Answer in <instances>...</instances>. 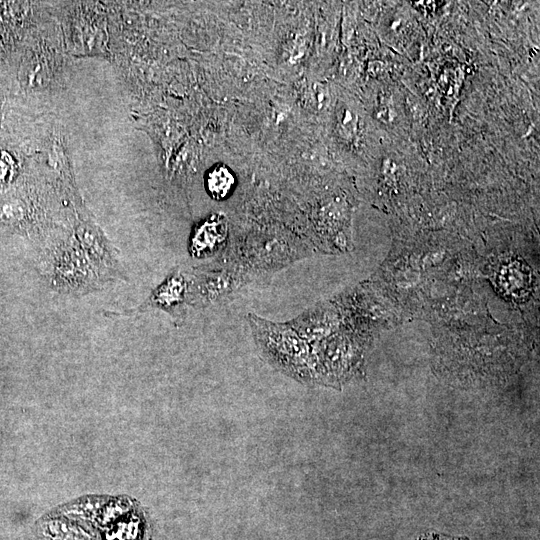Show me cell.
<instances>
[{
    "instance_id": "obj_1",
    "label": "cell",
    "mask_w": 540,
    "mask_h": 540,
    "mask_svg": "<svg viewBox=\"0 0 540 540\" xmlns=\"http://www.w3.org/2000/svg\"><path fill=\"white\" fill-rule=\"evenodd\" d=\"M39 263L50 287L61 294L83 296L106 284L73 233L43 244Z\"/></svg>"
},
{
    "instance_id": "obj_2",
    "label": "cell",
    "mask_w": 540,
    "mask_h": 540,
    "mask_svg": "<svg viewBox=\"0 0 540 540\" xmlns=\"http://www.w3.org/2000/svg\"><path fill=\"white\" fill-rule=\"evenodd\" d=\"M247 321L262 354L286 374L305 379L310 374L307 342L289 325L247 315Z\"/></svg>"
},
{
    "instance_id": "obj_3",
    "label": "cell",
    "mask_w": 540,
    "mask_h": 540,
    "mask_svg": "<svg viewBox=\"0 0 540 540\" xmlns=\"http://www.w3.org/2000/svg\"><path fill=\"white\" fill-rule=\"evenodd\" d=\"M189 280V306L204 308L221 303L247 282V272L233 267H196L187 272Z\"/></svg>"
},
{
    "instance_id": "obj_4",
    "label": "cell",
    "mask_w": 540,
    "mask_h": 540,
    "mask_svg": "<svg viewBox=\"0 0 540 540\" xmlns=\"http://www.w3.org/2000/svg\"><path fill=\"white\" fill-rule=\"evenodd\" d=\"M187 306H189L188 275L181 268L176 267L139 306L121 312L107 311L104 314L107 316H131L149 309H160L171 315L175 321L182 322L186 315Z\"/></svg>"
},
{
    "instance_id": "obj_5",
    "label": "cell",
    "mask_w": 540,
    "mask_h": 540,
    "mask_svg": "<svg viewBox=\"0 0 540 540\" xmlns=\"http://www.w3.org/2000/svg\"><path fill=\"white\" fill-rule=\"evenodd\" d=\"M237 257L240 268L251 270H272L288 265L300 257L295 243L283 237L262 240H248L237 244Z\"/></svg>"
},
{
    "instance_id": "obj_6",
    "label": "cell",
    "mask_w": 540,
    "mask_h": 540,
    "mask_svg": "<svg viewBox=\"0 0 540 540\" xmlns=\"http://www.w3.org/2000/svg\"><path fill=\"white\" fill-rule=\"evenodd\" d=\"M73 235L106 284L126 279L117 249L97 226L81 221Z\"/></svg>"
},
{
    "instance_id": "obj_7",
    "label": "cell",
    "mask_w": 540,
    "mask_h": 540,
    "mask_svg": "<svg viewBox=\"0 0 540 540\" xmlns=\"http://www.w3.org/2000/svg\"><path fill=\"white\" fill-rule=\"evenodd\" d=\"M228 235L226 216L212 213L193 226L188 241L189 254L198 259L211 257L225 246Z\"/></svg>"
},
{
    "instance_id": "obj_8",
    "label": "cell",
    "mask_w": 540,
    "mask_h": 540,
    "mask_svg": "<svg viewBox=\"0 0 540 540\" xmlns=\"http://www.w3.org/2000/svg\"><path fill=\"white\" fill-rule=\"evenodd\" d=\"M235 186L236 176L224 163L212 165L204 174L205 191L214 200L221 201L228 198Z\"/></svg>"
},
{
    "instance_id": "obj_9",
    "label": "cell",
    "mask_w": 540,
    "mask_h": 540,
    "mask_svg": "<svg viewBox=\"0 0 540 540\" xmlns=\"http://www.w3.org/2000/svg\"><path fill=\"white\" fill-rule=\"evenodd\" d=\"M417 540H466V539L440 535V534H430V535L423 536Z\"/></svg>"
}]
</instances>
